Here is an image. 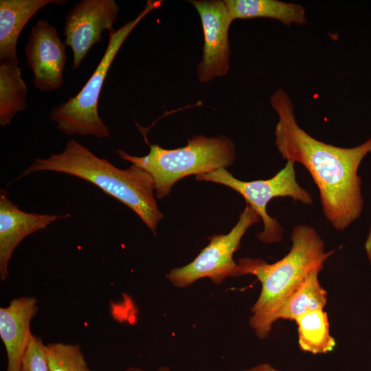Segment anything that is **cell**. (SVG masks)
Returning <instances> with one entry per match:
<instances>
[{
  "label": "cell",
  "mask_w": 371,
  "mask_h": 371,
  "mask_svg": "<svg viewBox=\"0 0 371 371\" xmlns=\"http://www.w3.org/2000/svg\"><path fill=\"white\" fill-rule=\"evenodd\" d=\"M27 85L19 63L0 62V125H10L15 115L27 109Z\"/></svg>",
  "instance_id": "obj_15"
},
{
  "label": "cell",
  "mask_w": 371,
  "mask_h": 371,
  "mask_svg": "<svg viewBox=\"0 0 371 371\" xmlns=\"http://www.w3.org/2000/svg\"><path fill=\"white\" fill-rule=\"evenodd\" d=\"M117 155L146 172L155 182V195L158 199L168 196L175 183L185 177L212 172L232 165L235 159V146L224 135L207 137L195 135L183 147L166 149L150 145L148 153L133 156L123 150Z\"/></svg>",
  "instance_id": "obj_4"
},
{
  "label": "cell",
  "mask_w": 371,
  "mask_h": 371,
  "mask_svg": "<svg viewBox=\"0 0 371 371\" xmlns=\"http://www.w3.org/2000/svg\"><path fill=\"white\" fill-rule=\"evenodd\" d=\"M66 2L65 0H1L0 62L19 63L16 44L27 23L45 5H63Z\"/></svg>",
  "instance_id": "obj_13"
},
{
  "label": "cell",
  "mask_w": 371,
  "mask_h": 371,
  "mask_svg": "<svg viewBox=\"0 0 371 371\" xmlns=\"http://www.w3.org/2000/svg\"><path fill=\"white\" fill-rule=\"evenodd\" d=\"M292 245L280 260L267 263L260 258L238 260L240 275H253L260 281V295L251 308L249 325L259 339L266 338L276 321L278 309L289 295L313 271L324 269L334 251H325L324 242L317 231L306 225L295 227Z\"/></svg>",
  "instance_id": "obj_3"
},
{
  "label": "cell",
  "mask_w": 371,
  "mask_h": 371,
  "mask_svg": "<svg viewBox=\"0 0 371 371\" xmlns=\"http://www.w3.org/2000/svg\"><path fill=\"white\" fill-rule=\"evenodd\" d=\"M278 121L275 144L286 161L301 164L319 192L324 214L337 230H344L362 212L363 199L359 167L371 153V138L363 144L342 148L318 140L297 124L293 104L282 89L271 96Z\"/></svg>",
  "instance_id": "obj_1"
},
{
  "label": "cell",
  "mask_w": 371,
  "mask_h": 371,
  "mask_svg": "<svg viewBox=\"0 0 371 371\" xmlns=\"http://www.w3.org/2000/svg\"><path fill=\"white\" fill-rule=\"evenodd\" d=\"M120 6L114 0H81L65 16V44L73 54L72 68L78 69L89 50L102 41L104 30H111Z\"/></svg>",
  "instance_id": "obj_8"
},
{
  "label": "cell",
  "mask_w": 371,
  "mask_h": 371,
  "mask_svg": "<svg viewBox=\"0 0 371 371\" xmlns=\"http://www.w3.org/2000/svg\"><path fill=\"white\" fill-rule=\"evenodd\" d=\"M232 21L253 18H269L289 26L304 25V8L297 3L277 0H224Z\"/></svg>",
  "instance_id": "obj_14"
},
{
  "label": "cell",
  "mask_w": 371,
  "mask_h": 371,
  "mask_svg": "<svg viewBox=\"0 0 371 371\" xmlns=\"http://www.w3.org/2000/svg\"><path fill=\"white\" fill-rule=\"evenodd\" d=\"M45 345L40 337L32 334L22 361L21 371H49Z\"/></svg>",
  "instance_id": "obj_19"
},
{
  "label": "cell",
  "mask_w": 371,
  "mask_h": 371,
  "mask_svg": "<svg viewBox=\"0 0 371 371\" xmlns=\"http://www.w3.org/2000/svg\"><path fill=\"white\" fill-rule=\"evenodd\" d=\"M38 171L62 172L93 183L131 209L154 235L164 218L157 205L155 182L147 172L133 164L118 168L74 139L59 153L35 158L16 179Z\"/></svg>",
  "instance_id": "obj_2"
},
{
  "label": "cell",
  "mask_w": 371,
  "mask_h": 371,
  "mask_svg": "<svg viewBox=\"0 0 371 371\" xmlns=\"http://www.w3.org/2000/svg\"><path fill=\"white\" fill-rule=\"evenodd\" d=\"M125 371H144L142 368L138 367H129L125 370ZM157 371H170V368L166 366H161Z\"/></svg>",
  "instance_id": "obj_22"
},
{
  "label": "cell",
  "mask_w": 371,
  "mask_h": 371,
  "mask_svg": "<svg viewBox=\"0 0 371 371\" xmlns=\"http://www.w3.org/2000/svg\"><path fill=\"white\" fill-rule=\"evenodd\" d=\"M365 249H366L368 258L371 265V226H370V231H369L368 237L365 243Z\"/></svg>",
  "instance_id": "obj_21"
},
{
  "label": "cell",
  "mask_w": 371,
  "mask_h": 371,
  "mask_svg": "<svg viewBox=\"0 0 371 371\" xmlns=\"http://www.w3.org/2000/svg\"><path fill=\"white\" fill-rule=\"evenodd\" d=\"M162 1L148 0L144 10L119 29L109 32L106 50L97 67L80 91L67 101L51 109L49 117L57 128L67 135H79L98 138L109 137L108 126L98 113V101L111 65L127 37L151 11L161 6Z\"/></svg>",
  "instance_id": "obj_5"
},
{
  "label": "cell",
  "mask_w": 371,
  "mask_h": 371,
  "mask_svg": "<svg viewBox=\"0 0 371 371\" xmlns=\"http://www.w3.org/2000/svg\"><path fill=\"white\" fill-rule=\"evenodd\" d=\"M243 371H280V370L275 368L273 366H271L269 363H262L256 366H254L252 368H250L249 369L244 370Z\"/></svg>",
  "instance_id": "obj_20"
},
{
  "label": "cell",
  "mask_w": 371,
  "mask_h": 371,
  "mask_svg": "<svg viewBox=\"0 0 371 371\" xmlns=\"http://www.w3.org/2000/svg\"><path fill=\"white\" fill-rule=\"evenodd\" d=\"M294 162L286 161L285 166L273 177L266 180L243 181L235 178L225 168L195 176L196 180L211 181L227 186L244 197L262 220L263 229L258 238L264 243L281 241L284 229L277 219L267 211V204L276 197H290L294 201L311 204V195L296 180Z\"/></svg>",
  "instance_id": "obj_6"
},
{
  "label": "cell",
  "mask_w": 371,
  "mask_h": 371,
  "mask_svg": "<svg viewBox=\"0 0 371 371\" xmlns=\"http://www.w3.org/2000/svg\"><path fill=\"white\" fill-rule=\"evenodd\" d=\"M38 300L22 296L0 308V337L7 355L6 371H21L32 333L30 322L38 311Z\"/></svg>",
  "instance_id": "obj_12"
},
{
  "label": "cell",
  "mask_w": 371,
  "mask_h": 371,
  "mask_svg": "<svg viewBox=\"0 0 371 371\" xmlns=\"http://www.w3.org/2000/svg\"><path fill=\"white\" fill-rule=\"evenodd\" d=\"M297 326L298 344L301 350L314 355L331 352L336 341L330 333V324L326 312L317 309L295 319Z\"/></svg>",
  "instance_id": "obj_17"
},
{
  "label": "cell",
  "mask_w": 371,
  "mask_h": 371,
  "mask_svg": "<svg viewBox=\"0 0 371 371\" xmlns=\"http://www.w3.org/2000/svg\"><path fill=\"white\" fill-rule=\"evenodd\" d=\"M45 350L49 371H91L79 345L53 342Z\"/></svg>",
  "instance_id": "obj_18"
},
{
  "label": "cell",
  "mask_w": 371,
  "mask_h": 371,
  "mask_svg": "<svg viewBox=\"0 0 371 371\" xmlns=\"http://www.w3.org/2000/svg\"><path fill=\"white\" fill-rule=\"evenodd\" d=\"M70 214L52 215L22 211L12 202L5 190L0 191V278L9 275V262L19 244L27 236L46 228Z\"/></svg>",
  "instance_id": "obj_11"
},
{
  "label": "cell",
  "mask_w": 371,
  "mask_h": 371,
  "mask_svg": "<svg viewBox=\"0 0 371 371\" xmlns=\"http://www.w3.org/2000/svg\"><path fill=\"white\" fill-rule=\"evenodd\" d=\"M24 52L36 89L47 92L62 87L67 51L54 25L44 19L38 20L32 27Z\"/></svg>",
  "instance_id": "obj_10"
},
{
  "label": "cell",
  "mask_w": 371,
  "mask_h": 371,
  "mask_svg": "<svg viewBox=\"0 0 371 371\" xmlns=\"http://www.w3.org/2000/svg\"><path fill=\"white\" fill-rule=\"evenodd\" d=\"M259 215L248 204L236 225L226 234L210 236L209 243L188 265L171 269L167 279L177 288H186L201 278H208L216 284L228 277L240 276V267L233 256L240 248L247 229L260 221Z\"/></svg>",
  "instance_id": "obj_7"
},
{
  "label": "cell",
  "mask_w": 371,
  "mask_h": 371,
  "mask_svg": "<svg viewBox=\"0 0 371 371\" xmlns=\"http://www.w3.org/2000/svg\"><path fill=\"white\" fill-rule=\"evenodd\" d=\"M201 19L204 44L196 72L201 82L227 74L229 69V29L232 20L224 1L192 0Z\"/></svg>",
  "instance_id": "obj_9"
},
{
  "label": "cell",
  "mask_w": 371,
  "mask_h": 371,
  "mask_svg": "<svg viewBox=\"0 0 371 371\" xmlns=\"http://www.w3.org/2000/svg\"><path fill=\"white\" fill-rule=\"evenodd\" d=\"M321 271L311 273L278 309L276 320H295L312 311L324 309L327 303V292L321 285L318 275Z\"/></svg>",
  "instance_id": "obj_16"
}]
</instances>
